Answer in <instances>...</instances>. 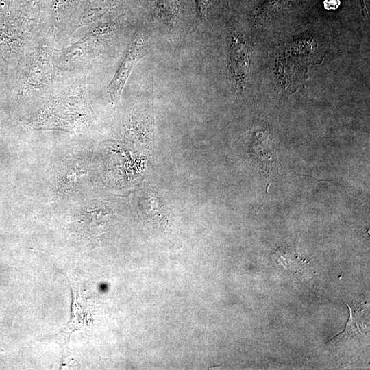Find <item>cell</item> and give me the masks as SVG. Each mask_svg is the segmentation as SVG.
<instances>
[{
  "label": "cell",
  "instance_id": "1",
  "mask_svg": "<svg viewBox=\"0 0 370 370\" xmlns=\"http://www.w3.org/2000/svg\"><path fill=\"white\" fill-rule=\"evenodd\" d=\"M145 53V38L142 35H138L132 40L118 70L107 87V92L112 101L116 102L120 99L133 67Z\"/></svg>",
  "mask_w": 370,
  "mask_h": 370
},
{
  "label": "cell",
  "instance_id": "2",
  "mask_svg": "<svg viewBox=\"0 0 370 370\" xmlns=\"http://www.w3.org/2000/svg\"><path fill=\"white\" fill-rule=\"evenodd\" d=\"M51 51L47 48L39 49L21 75L22 91L36 88L47 84L52 72Z\"/></svg>",
  "mask_w": 370,
  "mask_h": 370
},
{
  "label": "cell",
  "instance_id": "3",
  "mask_svg": "<svg viewBox=\"0 0 370 370\" xmlns=\"http://www.w3.org/2000/svg\"><path fill=\"white\" fill-rule=\"evenodd\" d=\"M229 66L236 90L243 91L249 71V48L246 42L237 35L232 36Z\"/></svg>",
  "mask_w": 370,
  "mask_h": 370
},
{
  "label": "cell",
  "instance_id": "4",
  "mask_svg": "<svg viewBox=\"0 0 370 370\" xmlns=\"http://www.w3.org/2000/svg\"><path fill=\"white\" fill-rule=\"evenodd\" d=\"M273 258L278 264L293 273L300 271L306 264V260L286 249H279L274 254Z\"/></svg>",
  "mask_w": 370,
  "mask_h": 370
},
{
  "label": "cell",
  "instance_id": "5",
  "mask_svg": "<svg viewBox=\"0 0 370 370\" xmlns=\"http://www.w3.org/2000/svg\"><path fill=\"white\" fill-rule=\"evenodd\" d=\"M9 0H0V43L10 45L13 15Z\"/></svg>",
  "mask_w": 370,
  "mask_h": 370
},
{
  "label": "cell",
  "instance_id": "6",
  "mask_svg": "<svg viewBox=\"0 0 370 370\" xmlns=\"http://www.w3.org/2000/svg\"><path fill=\"white\" fill-rule=\"evenodd\" d=\"M346 305L349 309L350 317L345 330L338 334L352 337L357 336L358 334L365 333L367 327L365 323L361 322L362 310L358 307L354 309L348 304H346Z\"/></svg>",
  "mask_w": 370,
  "mask_h": 370
},
{
  "label": "cell",
  "instance_id": "7",
  "mask_svg": "<svg viewBox=\"0 0 370 370\" xmlns=\"http://www.w3.org/2000/svg\"><path fill=\"white\" fill-rule=\"evenodd\" d=\"M340 0H325L324 8L327 10L336 9L340 5Z\"/></svg>",
  "mask_w": 370,
  "mask_h": 370
}]
</instances>
